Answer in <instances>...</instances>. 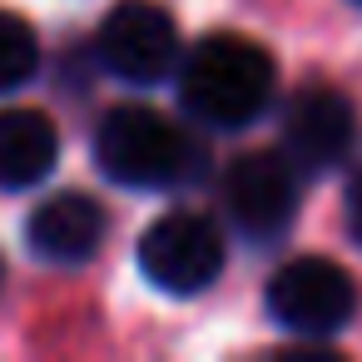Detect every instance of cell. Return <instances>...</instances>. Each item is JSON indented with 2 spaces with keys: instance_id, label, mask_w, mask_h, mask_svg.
Listing matches in <instances>:
<instances>
[{
  "instance_id": "13",
  "label": "cell",
  "mask_w": 362,
  "mask_h": 362,
  "mask_svg": "<svg viewBox=\"0 0 362 362\" xmlns=\"http://www.w3.org/2000/svg\"><path fill=\"white\" fill-rule=\"evenodd\" d=\"M352 6H362V0H352Z\"/></svg>"
},
{
  "instance_id": "5",
  "label": "cell",
  "mask_w": 362,
  "mask_h": 362,
  "mask_svg": "<svg viewBox=\"0 0 362 362\" xmlns=\"http://www.w3.org/2000/svg\"><path fill=\"white\" fill-rule=\"evenodd\" d=\"M223 209L248 243H278L298 218V164L288 154H243L223 174Z\"/></svg>"
},
{
  "instance_id": "8",
  "label": "cell",
  "mask_w": 362,
  "mask_h": 362,
  "mask_svg": "<svg viewBox=\"0 0 362 362\" xmlns=\"http://www.w3.org/2000/svg\"><path fill=\"white\" fill-rule=\"evenodd\" d=\"M105 228H110L105 209H100L90 194H75V189H70V194L45 199V204L30 214L25 238H30L35 258L60 263V268H75V263H90V258L100 253Z\"/></svg>"
},
{
  "instance_id": "4",
  "label": "cell",
  "mask_w": 362,
  "mask_h": 362,
  "mask_svg": "<svg viewBox=\"0 0 362 362\" xmlns=\"http://www.w3.org/2000/svg\"><path fill=\"white\" fill-rule=\"evenodd\" d=\"M268 313L288 332L327 337V332H342L352 322V313H357V283L332 258L303 253V258L283 263L268 278Z\"/></svg>"
},
{
  "instance_id": "6",
  "label": "cell",
  "mask_w": 362,
  "mask_h": 362,
  "mask_svg": "<svg viewBox=\"0 0 362 362\" xmlns=\"http://www.w3.org/2000/svg\"><path fill=\"white\" fill-rule=\"evenodd\" d=\"M100 65L124 85H159L179 65V25L154 0H124L100 25Z\"/></svg>"
},
{
  "instance_id": "9",
  "label": "cell",
  "mask_w": 362,
  "mask_h": 362,
  "mask_svg": "<svg viewBox=\"0 0 362 362\" xmlns=\"http://www.w3.org/2000/svg\"><path fill=\"white\" fill-rule=\"evenodd\" d=\"M60 159V134L40 110H0V189H30Z\"/></svg>"
},
{
  "instance_id": "1",
  "label": "cell",
  "mask_w": 362,
  "mask_h": 362,
  "mask_svg": "<svg viewBox=\"0 0 362 362\" xmlns=\"http://www.w3.org/2000/svg\"><path fill=\"white\" fill-rule=\"evenodd\" d=\"M273 55L248 35H204L179 65V100L209 129H243L273 100Z\"/></svg>"
},
{
  "instance_id": "10",
  "label": "cell",
  "mask_w": 362,
  "mask_h": 362,
  "mask_svg": "<svg viewBox=\"0 0 362 362\" xmlns=\"http://www.w3.org/2000/svg\"><path fill=\"white\" fill-rule=\"evenodd\" d=\"M35 70H40V40H35L30 21L0 11V95L30 85Z\"/></svg>"
},
{
  "instance_id": "3",
  "label": "cell",
  "mask_w": 362,
  "mask_h": 362,
  "mask_svg": "<svg viewBox=\"0 0 362 362\" xmlns=\"http://www.w3.org/2000/svg\"><path fill=\"white\" fill-rule=\"evenodd\" d=\"M139 268L159 293L194 298L223 273V238H218L214 218H204L194 209H174L144 228Z\"/></svg>"
},
{
  "instance_id": "12",
  "label": "cell",
  "mask_w": 362,
  "mask_h": 362,
  "mask_svg": "<svg viewBox=\"0 0 362 362\" xmlns=\"http://www.w3.org/2000/svg\"><path fill=\"white\" fill-rule=\"evenodd\" d=\"M0 278H6V268H0Z\"/></svg>"
},
{
  "instance_id": "7",
  "label": "cell",
  "mask_w": 362,
  "mask_h": 362,
  "mask_svg": "<svg viewBox=\"0 0 362 362\" xmlns=\"http://www.w3.org/2000/svg\"><path fill=\"white\" fill-rule=\"evenodd\" d=\"M352 134H357V115L352 100L327 90V85H308L288 100L283 115V149L298 169L322 174L332 164H342L352 154Z\"/></svg>"
},
{
  "instance_id": "2",
  "label": "cell",
  "mask_w": 362,
  "mask_h": 362,
  "mask_svg": "<svg viewBox=\"0 0 362 362\" xmlns=\"http://www.w3.org/2000/svg\"><path fill=\"white\" fill-rule=\"evenodd\" d=\"M95 159L105 179L124 189H179L199 174V139L149 105H119L95 129Z\"/></svg>"
},
{
  "instance_id": "11",
  "label": "cell",
  "mask_w": 362,
  "mask_h": 362,
  "mask_svg": "<svg viewBox=\"0 0 362 362\" xmlns=\"http://www.w3.org/2000/svg\"><path fill=\"white\" fill-rule=\"evenodd\" d=\"M342 214H347V233L362 243V169L352 174V184H347V199H342Z\"/></svg>"
}]
</instances>
